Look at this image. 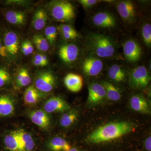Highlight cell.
Instances as JSON below:
<instances>
[{"label":"cell","mask_w":151,"mask_h":151,"mask_svg":"<svg viewBox=\"0 0 151 151\" xmlns=\"http://www.w3.org/2000/svg\"><path fill=\"white\" fill-rule=\"evenodd\" d=\"M134 129V126L130 122H112L97 128L87 136L86 141L92 144L109 142L129 134Z\"/></svg>","instance_id":"6da1fadb"},{"label":"cell","mask_w":151,"mask_h":151,"mask_svg":"<svg viewBox=\"0 0 151 151\" xmlns=\"http://www.w3.org/2000/svg\"><path fill=\"white\" fill-rule=\"evenodd\" d=\"M90 48L97 56L108 58L113 56L115 47L113 42L108 37L103 35H92L89 37Z\"/></svg>","instance_id":"7a4b0ae2"},{"label":"cell","mask_w":151,"mask_h":151,"mask_svg":"<svg viewBox=\"0 0 151 151\" xmlns=\"http://www.w3.org/2000/svg\"><path fill=\"white\" fill-rule=\"evenodd\" d=\"M51 13L52 17L58 22L70 21L75 17L74 7L67 1H55L52 6Z\"/></svg>","instance_id":"3957f363"},{"label":"cell","mask_w":151,"mask_h":151,"mask_svg":"<svg viewBox=\"0 0 151 151\" xmlns=\"http://www.w3.org/2000/svg\"><path fill=\"white\" fill-rule=\"evenodd\" d=\"M151 80L148 70L145 66H138L131 71L130 75V84L136 89H143L148 85Z\"/></svg>","instance_id":"277c9868"},{"label":"cell","mask_w":151,"mask_h":151,"mask_svg":"<svg viewBox=\"0 0 151 151\" xmlns=\"http://www.w3.org/2000/svg\"><path fill=\"white\" fill-rule=\"evenodd\" d=\"M55 84L54 75L49 71H43L38 74L34 86L40 92L47 93L53 89Z\"/></svg>","instance_id":"5b68a950"},{"label":"cell","mask_w":151,"mask_h":151,"mask_svg":"<svg viewBox=\"0 0 151 151\" xmlns=\"http://www.w3.org/2000/svg\"><path fill=\"white\" fill-rule=\"evenodd\" d=\"M70 109V105L59 97H53L49 98L43 105V110L47 113L65 112Z\"/></svg>","instance_id":"8992f818"},{"label":"cell","mask_w":151,"mask_h":151,"mask_svg":"<svg viewBox=\"0 0 151 151\" xmlns=\"http://www.w3.org/2000/svg\"><path fill=\"white\" fill-rule=\"evenodd\" d=\"M106 97L104 86L99 83H92L88 88L87 103L89 105H95L100 103Z\"/></svg>","instance_id":"52a82bcc"},{"label":"cell","mask_w":151,"mask_h":151,"mask_svg":"<svg viewBox=\"0 0 151 151\" xmlns=\"http://www.w3.org/2000/svg\"><path fill=\"white\" fill-rule=\"evenodd\" d=\"M124 52L127 60L132 62H136L140 58L141 48L137 42L132 40L127 41L124 44Z\"/></svg>","instance_id":"ba28073f"},{"label":"cell","mask_w":151,"mask_h":151,"mask_svg":"<svg viewBox=\"0 0 151 151\" xmlns=\"http://www.w3.org/2000/svg\"><path fill=\"white\" fill-rule=\"evenodd\" d=\"M103 62L100 60L95 57H89L84 60L83 70L86 75L95 76L99 74L103 70Z\"/></svg>","instance_id":"9c48e42d"},{"label":"cell","mask_w":151,"mask_h":151,"mask_svg":"<svg viewBox=\"0 0 151 151\" xmlns=\"http://www.w3.org/2000/svg\"><path fill=\"white\" fill-rule=\"evenodd\" d=\"M3 44L8 55H16L19 49V41L17 34L13 31L6 32L4 36Z\"/></svg>","instance_id":"30bf717a"},{"label":"cell","mask_w":151,"mask_h":151,"mask_svg":"<svg viewBox=\"0 0 151 151\" xmlns=\"http://www.w3.org/2000/svg\"><path fill=\"white\" fill-rule=\"evenodd\" d=\"M58 55L62 61L66 63H71L77 59L78 48L75 45L68 44L60 47Z\"/></svg>","instance_id":"8fae6325"},{"label":"cell","mask_w":151,"mask_h":151,"mask_svg":"<svg viewBox=\"0 0 151 151\" xmlns=\"http://www.w3.org/2000/svg\"><path fill=\"white\" fill-rule=\"evenodd\" d=\"M117 11L122 19L125 21L131 22L134 19V5L130 1H122L117 5Z\"/></svg>","instance_id":"7c38bea8"},{"label":"cell","mask_w":151,"mask_h":151,"mask_svg":"<svg viewBox=\"0 0 151 151\" xmlns=\"http://www.w3.org/2000/svg\"><path fill=\"white\" fill-rule=\"evenodd\" d=\"M93 24L96 26L103 28L113 27L116 26V20L111 14L105 12L98 13L93 17Z\"/></svg>","instance_id":"4fadbf2b"},{"label":"cell","mask_w":151,"mask_h":151,"mask_svg":"<svg viewBox=\"0 0 151 151\" xmlns=\"http://www.w3.org/2000/svg\"><path fill=\"white\" fill-rule=\"evenodd\" d=\"M29 117L34 124L41 129H47L50 125V119L47 113L44 110H37L32 111L29 113Z\"/></svg>","instance_id":"5bb4252c"},{"label":"cell","mask_w":151,"mask_h":151,"mask_svg":"<svg viewBox=\"0 0 151 151\" xmlns=\"http://www.w3.org/2000/svg\"><path fill=\"white\" fill-rule=\"evenodd\" d=\"M130 104L131 108L135 111L144 114L151 113L147 101L142 95L137 94L132 96L130 99Z\"/></svg>","instance_id":"9a60e30c"},{"label":"cell","mask_w":151,"mask_h":151,"mask_svg":"<svg viewBox=\"0 0 151 151\" xmlns=\"http://www.w3.org/2000/svg\"><path fill=\"white\" fill-rule=\"evenodd\" d=\"M64 83L69 91L77 92L81 90L83 85V79L81 76L75 73H69L65 76Z\"/></svg>","instance_id":"2e32d148"},{"label":"cell","mask_w":151,"mask_h":151,"mask_svg":"<svg viewBox=\"0 0 151 151\" xmlns=\"http://www.w3.org/2000/svg\"><path fill=\"white\" fill-rule=\"evenodd\" d=\"M15 110L13 100L6 94H0V117H5L12 115Z\"/></svg>","instance_id":"e0dca14e"},{"label":"cell","mask_w":151,"mask_h":151,"mask_svg":"<svg viewBox=\"0 0 151 151\" xmlns=\"http://www.w3.org/2000/svg\"><path fill=\"white\" fill-rule=\"evenodd\" d=\"M20 143L22 151H32L35 144L31 135L23 129L16 130Z\"/></svg>","instance_id":"ac0fdd59"},{"label":"cell","mask_w":151,"mask_h":151,"mask_svg":"<svg viewBox=\"0 0 151 151\" xmlns=\"http://www.w3.org/2000/svg\"><path fill=\"white\" fill-rule=\"evenodd\" d=\"M4 143L6 149L9 151H22L16 131H12L6 135L4 139Z\"/></svg>","instance_id":"d6986e66"},{"label":"cell","mask_w":151,"mask_h":151,"mask_svg":"<svg viewBox=\"0 0 151 151\" xmlns=\"http://www.w3.org/2000/svg\"><path fill=\"white\" fill-rule=\"evenodd\" d=\"M48 19L47 14L43 9H39L35 12L33 18V27L36 30L43 29Z\"/></svg>","instance_id":"ffe728a7"},{"label":"cell","mask_w":151,"mask_h":151,"mask_svg":"<svg viewBox=\"0 0 151 151\" xmlns=\"http://www.w3.org/2000/svg\"><path fill=\"white\" fill-rule=\"evenodd\" d=\"M5 18L10 24L17 25L24 24L26 21L25 14L21 11H8L6 13Z\"/></svg>","instance_id":"44dd1931"},{"label":"cell","mask_w":151,"mask_h":151,"mask_svg":"<svg viewBox=\"0 0 151 151\" xmlns=\"http://www.w3.org/2000/svg\"><path fill=\"white\" fill-rule=\"evenodd\" d=\"M40 92L33 85L29 86L24 92L25 103L28 105H35L37 103L41 97Z\"/></svg>","instance_id":"7402d4cb"},{"label":"cell","mask_w":151,"mask_h":151,"mask_svg":"<svg viewBox=\"0 0 151 151\" xmlns=\"http://www.w3.org/2000/svg\"><path fill=\"white\" fill-rule=\"evenodd\" d=\"M52 151H67L71 148L70 144L65 139L59 137L52 138L48 144Z\"/></svg>","instance_id":"603a6c76"},{"label":"cell","mask_w":151,"mask_h":151,"mask_svg":"<svg viewBox=\"0 0 151 151\" xmlns=\"http://www.w3.org/2000/svg\"><path fill=\"white\" fill-rule=\"evenodd\" d=\"M105 88L106 97L108 100L113 101H117L121 99L122 95L119 89L108 81H104L101 84Z\"/></svg>","instance_id":"cb8c5ba5"},{"label":"cell","mask_w":151,"mask_h":151,"mask_svg":"<svg viewBox=\"0 0 151 151\" xmlns=\"http://www.w3.org/2000/svg\"><path fill=\"white\" fill-rule=\"evenodd\" d=\"M78 113L74 109L66 111L61 116L60 124L61 127L67 128L72 125L77 120Z\"/></svg>","instance_id":"d4e9b609"},{"label":"cell","mask_w":151,"mask_h":151,"mask_svg":"<svg viewBox=\"0 0 151 151\" xmlns=\"http://www.w3.org/2000/svg\"><path fill=\"white\" fill-rule=\"evenodd\" d=\"M108 76L111 79L116 82H121L125 78V73L124 69L118 64H114L109 68Z\"/></svg>","instance_id":"484cf974"},{"label":"cell","mask_w":151,"mask_h":151,"mask_svg":"<svg viewBox=\"0 0 151 151\" xmlns=\"http://www.w3.org/2000/svg\"><path fill=\"white\" fill-rule=\"evenodd\" d=\"M16 82L20 87L27 86L31 84L32 78L28 70L25 68H22L17 76Z\"/></svg>","instance_id":"4316f807"},{"label":"cell","mask_w":151,"mask_h":151,"mask_svg":"<svg viewBox=\"0 0 151 151\" xmlns=\"http://www.w3.org/2000/svg\"><path fill=\"white\" fill-rule=\"evenodd\" d=\"M33 41L36 48L40 51L46 52L49 49V44L45 38L40 35H35L33 37Z\"/></svg>","instance_id":"83f0119b"},{"label":"cell","mask_w":151,"mask_h":151,"mask_svg":"<svg viewBox=\"0 0 151 151\" xmlns=\"http://www.w3.org/2000/svg\"><path fill=\"white\" fill-rule=\"evenodd\" d=\"M45 38L50 45H53L56 40L57 36V31L56 28L53 26H48L45 30Z\"/></svg>","instance_id":"f1b7e54d"},{"label":"cell","mask_w":151,"mask_h":151,"mask_svg":"<svg viewBox=\"0 0 151 151\" xmlns=\"http://www.w3.org/2000/svg\"><path fill=\"white\" fill-rule=\"evenodd\" d=\"M142 36L143 40L147 46L151 45V25L150 24L147 23L144 25L142 29Z\"/></svg>","instance_id":"f546056e"},{"label":"cell","mask_w":151,"mask_h":151,"mask_svg":"<svg viewBox=\"0 0 151 151\" xmlns=\"http://www.w3.org/2000/svg\"><path fill=\"white\" fill-rule=\"evenodd\" d=\"M11 79V75L8 71L4 68L0 67V87L8 84Z\"/></svg>","instance_id":"4dcf8cb0"},{"label":"cell","mask_w":151,"mask_h":151,"mask_svg":"<svg viewBox=\"0 0 151 151\" xmlns=\"http://www.w3.org/2000/svg\"><path fill=\"white\" fill-rule=\"evenodd\" d=\"M58 29L60 33L64 32L72 34L78 35L75 29L68 24H60L58 27Z\"/></svg>","instance_id":"1f68e13d"},{"label":"cell","mask_w":151,"mask_h":151,"mask_svg":"<svg viewBox=\"0 0 151 151\" xmlns=\"http://www.w3.org/2000/svg\"><path fill=\"white\" fill-rule=\"evenodd\" d=\"M99 2L100 1L97 0H80L78 1V2L85 9L92 7Z\"/></svg>","instance_id":"d6a6232c"},{"label":"cell","mask_w":151,"mask_h":151,"mask_svg":"<svg viewBox=\"0 0 151 151\" xmlns=\"http://www.w3.org/2000/svg\"><path fill=\"white\" fill-rule=\"evenodd\" d=\"M34 59L38 60L42 62L45 63L46 65H47L48 63V60L47 59V57L45 55L42 54H37L36 55L34 58Z\"/></svg>","instance_id":"836d02e7"},{"label":"cell","mask_w":151,"mask_h":151,"mask_svg":"<svg viewBox=\"0 0 151 151\" xmlns=\"http://www.w3.org/2000/svg\"><path fill=\"white\" fill-rule=\"evenodd\" d=\"M63 38L67 40H74L78 36V35L66 33L61 32Z\"/></svg>","instance_id":"e575fe53"},{"label":"cell","mask_w":151,"mask_h":151,"mask_svg":"<svg viewBox=\"0 0 151 151\" xmlns=\"http://www.w3.org/2000/svg\"><path fill=\"white\" fill-rule=\"evenodd\" d=\"M27 49L29 55L32 54L34 51V47L32 44L29 40H26L23 43Z\"/></svg>","instance_id":"d590c367"},{"label":"cell","mask_w":151,"mask_h":151,"mask_svg":"<svg viewBox=\"0 0 151 151\" xmlns=\"http://www.w3.org/2000/svg\"><path fill=\"white\" fill-rule=\"evenodd\" d=\"M8 55L5 47L4 45V44L1 40V38L0 37V56L3 57H6Z\"/></svg>","instance_id":"8d00e7d4"},{"label":"cell","mask_w":151,"mask_h":151,"mask_svg":"<svg viewBox=\"0 0 151 151\" xmlns=\"http://www.w3.org/2000/svg\"><path fill=\"white\" fill-rule=\"evenodd\" d=\"M145 147L148 151H151V137H148L145 142Z\"/></svg>","instance_id":"74e56055"},{"label":"cell","mask_w":151,"mask_h":151,"mask_svg":"<svg viewBox=\"0 0 151 151\" xmlns=\"http://www.w3.org/2000/svg\"><path fill=\"white\" fill-rule=\"evenodd\" d=\"M33 63L35 66H38V67H44L47 65L42 61L35 59H33Z\"/></svg>","instance_id":"f35d334b"},{"label":"cell","mask_w":151,"mask_h":151,"mask_svg":"<svg viewBox=\"0 0 151 151\" xmlns=\"http://www.w3.org/2000/svg\"><path fill=\"white\" fill-rule=\"evenodd\" d=\"M22 51L23 54L25 56H28L29 55V54L27 50V49L26 47L22 43Z\"/></svg>","instance_id":"ab89813d"},{"label":"cell","mask_w":151,"mask_h":151,"mask_svg":"<svg viewBox=\"0 0 151 151\" xmlns=\"http://www.w3.org/2000/svg\"><path fill=\"white\" fill-rule=\"evenodd\" d=\"M67 151H81L78 150V149L75 148H71L70 150Z\"/></svg>","instance_id":"60d3db41"}]
</instances>
